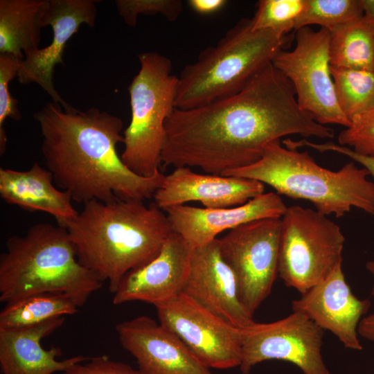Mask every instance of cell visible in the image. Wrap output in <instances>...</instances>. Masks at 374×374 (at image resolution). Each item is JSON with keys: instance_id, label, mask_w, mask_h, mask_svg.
Here are the masks:
<instances>
[{"instance_id": "1", "label": "cell", "mask_w": 374, "mask_h": 374, "mask_svg": "<svg viewBox=\"0 0 374 374\" xmlns=\"http://www.w3.org/2000/svg\"><path fill=\"white\" fill-rule=\"evenodd\" d=\"M165 130L161 163L215 175L256 162L283 136L335 134L301 109L292 84L272 63L233 95L193 109L175 108Z\"/></svg>"}, {"instance_id": "2", "label": "cell", "mask_w": 374, "mask_h": 374, "mask_svg": "<svg viewBox=\"0 0 374 374\" xmlns=\"http://www.w3.org/2000/svg\"><path fill=\"white\" fill-rule=\"evenodd\" d=\"M42 136V152L55 184L69 192L74 201L109 203L117 199L153 198L165 175L159 171L145 177L130 170L118 156L123 143L122 120L91 107L65 109L47 103L34 114Z\"/></svg>"}, {"instance_id": "3", "label": "cell", "mask_w": 374, "mask_h": 374, "mask_svg": "<svg viewBox=\"0 0 374 374\" xmlns=\"http://www.w3.org/2000/svg\"><path fill=\"white\" fill-rule=\"evenodd\" d=\"M65 226L81 265L114 294L125 274L154 259L174 232L154 202L91 200Z\"/></svg>"}, {"instance_id": "4", "label": "cell", "mask_w": 374, "mask_h": 374, "mask_svg": "<svg viewBox=\"0 0 374 374\" xmlns=\"http://www.w3.org/2000/svg\"><path fill=\"white\" fill-rule=\"evenodd\" d=\"M0 256V301L42 293H64L83 306L103 282L80 263L67 230L50 223L12 235Z\"/></svg>"}, {"instance_id": "5", "label": "cell", "mask_w": 374, "mask_h": 374, "mask_svg": "<svg viewBox=\"0 0 374 374\" xmlns=\"http://www.w3.org/2000/svg\"><path fill=\"white\" fill-rule=\"evenodd\" d=\"M353 161L332 171L319 166L308 152L269 144L256 162L222 176L258 181L278 195L310 201L319 213L340 217L353 207L374 215V182Z\"/></svg>"}, {"instance_id": "6", "label": "cell", "mask_w": 374, "mask_h": 374, "mask_svg": "<svg viewBox=\"0 0 374 374\" xmlns=\"http://www.w3.org/2000/svg\"><path fill=\"white\" fill-rule=\"evenodd\" d=\"M285 41L271 31L253 30L251 19H242L183 69L175 108L193 109L237 93L271 63Z\"/></svg>"}, {"instance_id": "7", "label": "cell", "mask_w": 374, "mask_h": 374, "mask_svg": "<svg viewBox=\"0 0 374 374\" xmlns=\"http://www.w3.org/2000/svg\"><path fill=\"white\" fill-rule=\"evenodd\" d=\"M140 69L130 83L131 121L123 132L121 158L133 172L145 177L159 171L167 119L175 109L178 76L171 60L157 52L139 55Z\"/></svg>"}, {"instance_id": "8", "label": "cell", "mask_w": 374, "mask_h": 374, "mask_svg": "<svg viewBox=\"0 0 374 374\" xmlns=\"http://www.w3.org/2000/svg\"><path fill=\"white\" fill-rule=\"evenodd\" d=\"M345 238L338 224L317 210L296 205L281 217L278 274L301 295L340 264Z\"/></svg>"}, {"instance_id": "9", "label": "cell", "mask_w": 374, "mask_h": 374, "mask_svg": "<svg viewBox=\"0 0 374 374\" xmlns=\"http://www.w3.org/2000/svg\"><path fill=\"white\" fill-rule=\"evenodd\" d=\"M293 50L281 49L271 63L290 82L298 105L317 122L345 127L350 121L341 110L330 63V32L309 26L296 33Z\"/></svg>"}, {"instance_id": "10", "label": "cell", "mask_w": 374, "mask_h": 374, "mask_svg": "<svg viewBox=\"0 0 374 374\" xmlns=\"http://www.w3.org/2000/svg\"><path fill=\"white\" fill-rule=\"evenodd\" d=\"M280 231L281 217H269L242 224L219 238L221 256L251 317L270 294L278 274Z\"/></svg>"}, {"instance_id": "11", "label": "cell", "mask_w": 374, "mask_h": 374, "mask_svg": "<svg viewBox=\"0 0 374 374\" xmlns=\"http://www.w3.org/2000/svg\"><path fill=\"white\" fill-rule=\"evenodd\" d=\"M159 322L176 335L208 368L240 366L242 330L181 292L156 307Z\"/></svg>"}, {"instance_id": "12", "label": "cell", "mask_w": 374, "mask_h": 374, "mask_svg": "<svg viewBox=\"0 0 374 374\" xmlns=\"http://www.w3.org/2000/svg\"><path fill=\"white\" fill-rule=\"evenodd\" d=\"M242 332V374L270 359L292 362L304 374H331L321 355L323 330L302 313L293 312L271 323L255 322Z\"/></svg>"}, {"instance_id": "13", "label": "cell", "mask_w": 374, "mask_h": 374, "mask_svg": "<svg viewBox=\"0 0 374 374\" xmlns=\"http://www.w3.org/2000/svg\"><path fill=\"white\" fill-rule=\"evenodd\" d=\"M95 1L92 0H46L42 13V27L51 26L53 40L45 48L25 53L17 75L21 84L37 83L53 99L67 109L71 106L60 96L53 83L54 69L64 64L63 54L68 41L82 24L95 25Z\"/></svg>"}, {"instance_id": "14", "label": "cell", "mask_w": 374, "mask_h": 374, "mask_svg": "<svg viewBox=\"0 0 374 374\" xmlns=\"http://www.w3.org/2000/svg\"><path fill=\"white\" fill-rule=\"evenodd\" d=\"M116 331L143 374H212L176 335L148 316L118 323Z\"/></svg>"}, {"instance_id": "15", "label": "cell", "mask_w": 374, "mask_h": 374, "mask_svg": "<svg viewBox=\"0 0 374 374\" xmlns=\"http://www.w3.org/2000/svg\"><path fill=\"white\" fill-rule=\"evenodd\" d=\"M182 292L241 330L255 323L240 301L235 277L221 256L219 238L193 249Z\"/></svg>"}, {"instance_id": "16", "label": "cell", "mask_w": 374, "mask_h": 374, "mask_svg": "<svg viewBox=\"0 0 374 374\" xmlns=\"http://www.w3.org/2000/svg\"><path fill=\"white\" fill-rule=\"evenodd\" d=\"M341 265L300 299L293 301L292 310L305 314L323 330L332 332L346 348L360 350L362 346L357 337V327L371 302L359 299L353 294Z\"/></svg>"}, {"instance_id": "17", "label": "cell", "mask_w": 374, "mask_h": 374, "mask_svg": "<svg viewBox=\"0 0 374 374\" xmlns=\"http://www.w3.org/2000/svg\"><path fill=\"white\" fill-rule=\"evenodd\" d=\"M193 251L173 232L154 259L124 276L114 293L113 303L142 301L156 307L179 295L187 278Z\"/></svg>"}, {"instance_id": "18", "label": "cell", "mask_w": 374, "mask_h": 374, "mask_svg": "<svg viewBox=\"0 0 374 374\" xmlns=\"http://www.w3.org/2000/svg\"><path fill=\"white\" fill-rule=\"evenodd\" d=\"M287 208L278 194L269 192L235 207L207 208L183 204L163 211L173 231L195 249L210 243L224 231L260 219L280 218Z\"/></svg>"}, {"instance_id": "19", "label": "cell", "mask_w": 374, "mask_h": 374, "mask_svg": "<svg viewBox=\"0 0 374 374\" xmlns=\"http://www.w3.org/2000/svg\"><path fill=\"white\" fill-rule=\"evenodd\" d=\"M265 193V184L233 176L199 174L188 167H177L165 175L154 194L162 210L197 201L207 208L238 206Z\"/></svg>"}, {"instance_id": "20", "label": "cell", "mask_w": 374, "mask_h": 374, "mask_svg": "<svg viewBox=\"0 0 374 374\" xmlns=\"http://www.w3.org/2000/svg\"><path fill=\"white\" fill-rule=\"evenodd\" d=\"M64 317L19 328L0 329V366L2 374H54L89 359L79 355L64 360L60 348L46 350L42 340L64 322Z\"/></svg>"}, {"instance_id": "21", "label": "cell", "mask_w": 374, "mask_h": 374, "mask_svg": "<svg viewBox=\"0 0 374 374\" xmlns=\"http://www.w3.org/2000/svg\"><path fill=\"white\" fill-rule=\"evenodd\" d=\"M52 173L37 162L26 170L0 168V195L8 204L28 211H42L53 216L59 226L76 217L72 197L53 184Z\"/></svg>"}, {"instance_id": "22", "label": "cell", "mask_w": 374, "mask_h": 374, "mask_svg": "<svg viewBox=\"0 0 374 374\" xmlns=\"http://www.w3.org/2000/svg\"><path fill=\"white\" fill-rule=\"evenodd\" d=\"M46 0L0 1V53L24 59L23 52L39 48Z\"/></svg>"}, {"instance_id": "23", "label": "cell", "mask_w": 374, "mask_h": 374, "mask_svg": "<svg viewBox=\"0 0 374 374\" xmlns=\"http://www.w3.org/2000/svg\"><path fill=\"white\" fill-rule=\"evenodd\" d=\"M330 67L374 71V19L363 15L330 33Z\"/></svg>"}, {"instance_id": "24", "label": "cell", "mask_w": 374, "mask_h": 374, "mask_svg": "<svg viewBox=\"0 0 374 374\" xmlns=\"http://www.w3.org/2000/svg\"><path fill=\"white\" fill-rule=\"evenodd\" d=\"M80 306L64 293H42L6 304L0 312V329L33 326L44 321L73 315Z\"/></svg>"}, {"instance_id": "25", "label": "cell", "mask_w": 374, "mask_h": 374, "mask_svg": "<svg viewBox=\"0 0 374 374\" xmlns=\"http://www.w3.org/2000/svg\"><path fill=\"white\" fill-rule=\"evenodd\" d=\"M330 69L338 104L350 121L374 106V71Z\"/></svg>"}, {"instance_id": "26", "label": "cell", "mask_w": 374, "mask_h": 374, "mask_svg": "<svg viewBox=\"0 0 374 374\" xmlns=\"http://www.w3.org/2000/svg\"><path fill=\"white\" fill-rule=\"evenodd\" d=\"M363 15L360 0H305L295 30L315 24L332 33Z\"/></svg>"}, {"instance_id": "27", "label": "cell", "mask_w": 374, "mask_h": 374, "mask_svg": "<svg viewBox=\"0 0 374 374\" xmlns=\"http://www.w3.org/2000/svg\"><path fill=\"white\" fill-rule=\"evenodd\" d=\"M305 3V0H260L251 19L252 29L269 30L286 37L295 30Z\"/></svg>"}, {"instance_id": "28", "label": "cell", "mask_w": 374, "mask_h": 374, "mask_svg": "<svg viewBox=\"0 0 374 374\" xmlns=\"http://www.w3.org/2000/svg\"><path fill=\"white\" fill-rule=\"evenodd\" d=\"M23 59L11 53H0V152L3 154L6 148L7 136L3 125L7 118L19 121L20 113L17 100L9 91L10 81L17 76L20 62Z\"/></svg>"}, {"instance_id": "29", "label": "cell", "mask_w": 374, "mask_h": 374, "mask_svg": "<svg viewBox=\"0 0 374 374\" xmlns=\"http://www.w3.org/2000/svg\"><path fill=\"white\" fill-rule=\"evenodd\" d=\"M338 144L374 157V106L351 120L350 125L339 134Z\"/></svg>"}, {"instance_id": "30", "label": "cell", "mask_w": 374, "mask_h": 374, "mask_svg": "<svg viewBox=\"0 0 374 374\" xmlns=\"http://www.w3.org/2000/svg\"><path fill=\"white\" fill-rule=\"evenodd\" d=\"M116 4L120 15L130 26H136L139 15L161 14L172 21L183 10L180 0H117Z\"/></svg>"}, {"instance_id": "31", "label": "cell", "mask_w": 374, "mask_h": 374, "mask_svg": "<svg viewBox=\"0 0 374 374\" xmlns=\"http://www.w3.org/2000/svg\"><path fill=\"white\" fill-rule=\"evenodd\" d=\"M60 374H143L128 364L111 359L103 355L92 357L87 363L77 364Z\"/></svg>"}, {"instance_id": "32", "label": "cell", "mask_w": 374, "mask_h": 374, "mask_svg": "<svg viewBox=\"0 0 374 374\" xmlns=\"http://www.w3.org/2000/svg\"><path fill=\"white\" fill-rule=\"evenodd\" d=\"M286 145L289 148L294 149L305 146L321 152H334L345 155L353 161L361 164L364 168L367 170L369 175H371L374 178V157L358 154L348 147L340 145L331 141L321 143H313L305 139L297 141L289 139L286 141Z\"/></svg>"}, {"instance_id": "33", "label": "cell", "mask_w": 374, "mask_h": 374, "mask_svg": "<svg viewBox=\"0 0 374 374\" xmlns=\"http://www.w3.org/2000/svg\"><path fill=\"white\" fill-rule=\"evenodd\" d=\"M366 267L374 278V260L367 262ZM371 294L374 296V285ZM357 333L363 338L374 341V312L361 319L357 327Z\"/></svg>"}, {"instance_id": "34", "label": "cell", "mask_w": 374, "mask_h": 374, "mask_svg": "<svg viewBox=\"0 0 374 374\" xmlns=\"http://www.w3.org/2000/svg\"><path fill=\"white\" fill-rule=\"evenodd\" d=\"M188 2L195 12L204 15L215 13L227 3L226 0H189Z\"/></svg>"}, {"instance_id": "35", "label": "cell", "mask_w": 374, "mask_h": 374, "mask_svg": "<svg viewBox=\"0 0 374 374\" xmlns=\"http://www.w3.org/2000/svg\"><path fill=\"white\" fill-rule=\"evenodd\" d=\"M364 15L374 19V0H360Z\"/></svg>"}]
</instances>
